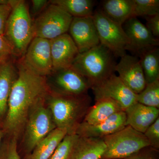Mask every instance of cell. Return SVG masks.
<instances>
[{"label":"cell","instance_id":"34","mask_svg":"<svg viewBox=\"0 0 159 159\" xmlns=\"http://www.w3.org/2000/svg\"><path fill=\"white\" fill-rule=\"evenodd\" d=\"M31 2V13L34 15L40 14L48 5L50 1L47 0H32Z\"/></svg>","mask_w":159,"mask_h":159},{"label":"cell","instance_id":"33","mask_svg":"<svg viewBox=\"0 0 159 159\" xmlns=\"http://www.w3.org/2000/svg\"><path fill=\"white\" fill-rule=\"evenodd\" d=\"M147 20L146 27L152 35L157 39L159 37V14L148 16Z\"/></svg>","mask_w":159,"mask_h":159},{"label":"cell","instance_id":"2","mask_svg":"<svg viewBox=\"0 0 159 159\" xmlns=\"http://www.w3.org/2000/svg\"><path fill=\"white\" fill-rule=\"evenodd\" d=\"M92 99L88 94L65 96L49 91L45 97L57 128L66 129L67 134H75L90 107Z\"/></svg>","mask_w":159,"mask_h":159},{"label":"cell","instance_id":"13","mask_svg":"<svg viewBox=\"0 0 159 159\" xmlns=\"http://www.w3.org/2000/svg\"><path fill=\"white\" fill-rule=\"evenodd\" d=\"M115 71L126 86L136 94L140 93L146 85L140 59L134 55L125 54L120 57Z\"/></svg>","mask_w":159,"mask_h":159},{"label":"cell","instance_id":"17","mask_svg":"<svg viewBox=\"0 0 159 159\" xmlns=\"http://www.w3.org/2000/svg\"><path fill=\"white\" fill-rule=\"evenodd\" d=\"M126 125L144 134L159 118V109L136 102L125 111Z\"/></svg>","mask_w":159,"mask_h":159},{"label":"cell","instance_id":"28","mask_svg":"<svg viewBox=\"0 0 159 159\" xmlns=\"http://www.w3.org/2000/svg\"><path fill=\"white\" fill-rule=\"evenodd\" d=\"M18 139L9 137L0 149V159H20L17 148Z\"/></svg>","mask_w":159,"mask_h":159},{"label":"cell","instance_id":"6","mask_svg":"<svg viewBox=\"0 0 159 159\" xmlns=\"http://www.w3.org/2000/svg\"><path fill=\"white\" fill-rule=\"evenodd\" d=\"M45 97L33 106L27 118L23 131V144L26 155L31 152L41 140L57 128L46 105Z\"/></svg>","mask_w":159,"mask_h":159},{"label":"cell","instance_id":"15","mask_svg":"<svg viewBox=\"0 0 159 159\" xmlns=\"http://www.w3.org/2000/svg\"><path fill=\"white\" fill-rule=\"evenodd\" d=\"M53 71L71 67L80 54L68 33L50 40Z\"/></svg>","mask_w":159,"mask_h":159},{"label":"cell","instance_id":"11","mask_svg":"<svg viewBox=\"0 0 159 159\" xmlns=\"http://www.w3.org/2000/svg\"><path fill=\"white\" fill-rule=\"evenodd\" d=\"M91 89L95 101L109 98L119 103L124 111L137 102V94L126 86L115 73Z\"/></svg>","mask_w":159,"mask_h":159},{"label":"cell","instance_id":"35","mask_svg":"<svg viewBox=\"0 0 159 159\" xmlns=\"http://www.w3.org/2000/svg\"><path fill=\"white\" fill-rule=\"evenodd\" d=\"M3 134H4V132H3L2 129L0 126V149L1 148V142H2V139L3 136Z\"/></svg>","mask_w":159,"mask_h":159},{"label":"cell","instance_id":"3","mask_svg":"<svg viewBox=\"0 0 159 159\" xmlns=\"http://www.w3.org/2000/svg\"><path fill=\"white\" fill-rule=\"evenodd\" d=\"M115 57L107 48L100 43L80 53L71 67L87 80L91 88L115 73Z\"/></svg>","mask_w":159,"mask_h":159},{"label":"cell","instance_id":"25","mask_svg":"<svg viewBox=\"0 0 159 159\" xmlns=\"http://www.w3.org/2000/svg\"><path fill=\"white\" fill-rule=\"evenodd\" d=\"M80 137L77 134H67L49 159H71Z\"/></svg>","mask_w":159,"mask_h":159},{"label":"cell","instance_id":"31","mask_svg":"<svg viewBox=\"0 0 159 159\" xmlns=\"http://www.w3.org/2000/svg\"><path fill=\"white\" fill-rule=\"evenodd\" d=\"M125 159H159V150L148 146Z\"/></svg>","mask_w":159,"mask_h":159},{"label":"cell","instance_id":"26","mask_svg":"<svg viewBox=\"0 0 159 159\" xmlns=\"http://www.w3.org/2000/svg\"><path fill=\"white\" fill-rule=\"evenodd\" d=\"M137 102L159 109V80L146 84L143 90L137 94Z\"/></svg>","mask_w":159,"mask_h":159},{"label":"cell","instance_id":"12","mask_svg":"<svg viewBox=\"0 0 159 159\" xmlns=\"http://www.w3.org/2000/svg\"><path fill=\"white\" fill-rule=\"evenodd\" d=\"M124 24L123 29L129 41L126 51L139 57L144 51L159 46V39L136 17L130 18Z\"/></svg>","mask_w":159,"mask_h":159},{"label":"cell","instance_id":"23","mask_svg":"<svg viewBox=\"0 0 159 159\" xmlns=\"http://www.w3.org/2000/svg\"><path fill=\"white\" fill-rule=\"evenodd\" d=\"M50 3L59 6L73 17H85L93 14V0H52Z\"/></svg>","mask_w":159,"mask_h":159},{"label":"cell","instance_id":"5","mask_svg":"<svg viewBox=\"0 0 159 159\" xmlns=\"http://www.w3.org/2000/svg\"><path fill=\"white\" fill-rule=\"evenodd\" d=\"M102 139L106 149L100 159H125L150 146L144 134L129 125Z\"/></svg>","mask_w":159,"mask_h":159},{"label":"cell","instance_id":"10","mask_svg":"<svg viewBox=\"0 0 159 159\" xmlns=\"http://www.w3.org/2000/svg\"><path fill=\"white\" fill-rule=\"evenodd\" d=\"M46 79L50 92L59 95H84L91 89L87 80L72 67L53 72Z\"/></svg>","mask_w":159,"mask_h":159},{"label":"cell","instance_id":"24","mask_svg":"<svg viewBox=\"0 0 159 159\" xmlns=\"http://www.w3.org/2000/svg\"><path fill=\"white\" fill-rule=\"evenodd\" d=\"M146 84L159 80V49L156 47L145 51L139 57Z\"/></svg>","mask_w":159,"mask_h":159},{"label":"cell","instance_id":"30","mask_svg":"<svg viewBox=\"0 0 159 159\" xmlns=\"http://www.w3.org/2000/svg\"><path fill=\"white\" fill-rule=\"evenodd\" d=\"M151 147L159 150V118L144 133Z\"/></svg>","mask_w":159,"mask_h":159},{"label":"cell","instance_id":"14","mask_svg":"<svg viewBox=\"0 0 159 159\" xmlns=\"http://www.w3.org/2000/svg\"><path fill=\"white\" fill-rule=\"evenodd\" d=\"M68 31L80 53L89 51L100 44L93 16L73 17Z\"/></svg>","mask_w":159,"mask_h":159},{"label":"cell","instance_id":"27","mask_svg":"<svg viewBox=\"0 0 159 159\" xmlns=\"http://www.w3.org/2000/svg\"><path fill=\"white\" fill-rule=\"evenodd\" d=\"M134 16H151L159 14V0H134Z\"/></svg>","mask_w":159,"mask_h":159},{"label":"cell","instance_id":"29","mask_svg":"<svg viewBox=\"0 0 159 159\" xmlns=\"http://www.w3.org/2000/svg\"><path fill=\"white\" fill-rule=\"evenodd\" d=\"M14 56L13 49L4 35L0 34V66L11 61Z\"/></svg>","mask_w":159,"mask_h":159},{"label":"cell","instance_id":"22","mask_svg":"<svg viewBox=\"0 0 159 159\" xmlns=\"http://www.w3.org/2000/svg\"><path fill=\"white\" fill-rule=\"evenodd\" d=\"M105 149L102 139L80 137L71 159H100Z\"/></svg>","mask_w":159,"mask_h":159},{"label":"cell","instance_id":"19","mask_svg":"<svg viewBox=\"0 0 159 159\" xmlns=\"http://www.w3.org/2000/svg\"><path fill=\"white\" fill-rule=\"evenodd\" d=\"M124 111L119 103L109 99L103 98L96 101L91 106L83 122L90 125H95L105 121L113 115Z\"/></svg>","mask_w":159,"mask_h":159},{"label":"cell","instance_id":"4","mask_svg":"<svg viewBox=\"0 0 159 159\" xmlns=\"http://www.w3.org/2000/svg\"><path fill=\"white\" fill-rule=\"evenodd\" d=\"M4 36L11 44L14 56L21 57L34 38L33 21L25 1L18 0L12 7Z\"/></svg>","mask_w":159,"mask_h":159},{"label":"cell","instance_id":"9","mask_svg":"<svg viewBox=\"0 0 159 159\" xmlns=\"http://www.w3.org/2000/svg\"><path fill=\"white\" fill-rule=\"evenodd\" d=\"M18 65L38 76L47 77L51 75L53 67L50 40L34 38Z\"/></svg>","mask_w":159,"mask_h":159},{"label":"cell","instance_id":"32","mask_svg":"<svg viewBox=\"0 0 159 159\" xmlns=\"http://www.w3.org/2000/svg\"><path fill=\"white\" fill-rule=\"evenodd\" d=\"M12 7L9 5L0 4V34L4 35L5 29Z\"/></svg>","mask_w":159,"mask_h":159},{"label":"cell","instance_id":"1","mask_svg":"<svg viewBox=\"0 0 159 159\" xmlns=\"http://www.w3.org/2000/svg\"><path fill=\"white\" fill-rule=\"evenodd\" d=\"M18 66L17 77L11 88L2 129L9 137L18 139L31 109L50 90L46 77L38 76Z\"/></svg>","mask_w":159,"mask_h":159},{"label":"cell","instance_id":"8","mask_svg":"<svg viewBox=\"0 0 159 159\" xmlns=\"http://www.w3.org/2000/svg\"><path fill=\"white\" fill-rule=\"evenodd\" d=\"M100 43L107 48L115 57L126 54L128 38L122 25L107 17L101 10H97L93 15Z\"/></svg>","mask_w":159,"mask_h":159},{"label":"cell","instance_id":"18","mask_svg":"<svg viewBox=\"0 0 159 159\" xmlns=\"http://www.w3.org/2000/svg\"><path fill=\"white\" fill-rule=\"evenodd\" d=\"M18 72L11 61L0 66V123L4 120L13 83Z\"/></svg>","mask_w":159,"mask_h":159},{"label":"cell","instance_id":"21","mask_svg":"<svg viewBox=\"0 0 159 159\" xmlns=\"http://www.w3.org/2000/svg\"><path fill=\"white\" fill-rule=\"evenodd\" d=\"M67 131L55 128L36 145L31 152L26 155L23 159H49L54 153Z\"/></svg>","mask_w":159,"mask_h":159},{"label":"cell","instance_id":"7","mask_svg":"<svg viewBox=\"0 0 159 159\" xmlns=\"http://www.w3.org/2000/svg\"><path fill=\"white\" fill-rule=\"evenodd\" d=\"M73 17L57 5L50 3L33 21L34 37L51 40L69 31Z\"/></svg>","mask_w":159,"mask_h":159},{"label":"cell","instance_id":"20","mask_svg":"<svg viewBox=\"0 0 159 159\" xmlns=\"http://www.w3.org/2000/svg\"><path fill=\"white\" fill-rule=\"evenodd\" d=\"M134 0H106L101 11L110 19L122 25L134 16Z\"/></svg>","mask_w":159,"mask_h":159},{"label":"cell","instance_id":"16","mask_svg":"<svg viewBox=\"0 0 159 159\" xmlns=\"http://www.w3.org/2000/svg\"><path fill=\"white\" fill-rule=\"evenodd\" d=\"M125 126L126 114L125 111H122L95 125L82 122L78 125L75 133L80 137L102 139L121 130Z\"/></svg>","mask_w":159,"mask_h":159}]
</instances>
